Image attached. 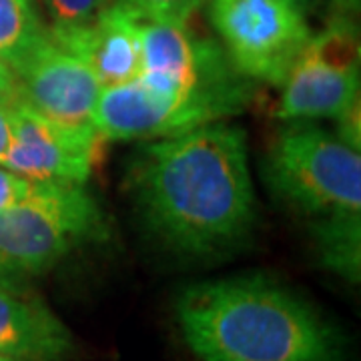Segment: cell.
Returning <instances> with one entry per match:
<instances>
[{
    "mask_svg": "<svg viewBox=\"0 0 361 361\" xmlns=\"http://www.w3.org/2000/svg\"><path fill=\"white\" fill-rule=\"evenodd\" d=\"M103 142L94 125H63L16 103L13 142L2 167L37 183L85 185L99 161Z\"/></svg>",
    "mask_w": 361,
    "mask_h": 361,
    "instance_id": "obj_8",
    "label": "cell"
},
{
    "mask_svg": "<svg viewBox=\"0 0 361 361\" xmlns=\"http://www.w3.org/2000/svg\"><path fill=\"white\" fill-rule=\"evenodd\" d=\"M49 40L32 0H0V56L13 71Z\"/></svg>",
    "mask_w": 361,
    "mask_h": 361,
    "instance_id": "obj_12",
    "label": "cell"
},
{
    "mask_svg": "<svg viewBox=\"0 0 361 361\" xmlns=\"http://www.w3.org/2000/svg\"><path fill=\"white\" fill-rule=\"evenodd\" d=\"M13 106L14 104L0 101V167L13 142Z\"/></svg>",
    "mask_w": 361,
    "mask_h": 361,
    "instance_id": "obj_19",
    "label": "cell"
},
{
    "mask_svg": "<svg viewBox=\"0 0 361 361\" xmlns=\"http://www.w3.org/2000/svg\"><path fill=\"white\" fill-rule=\"evenodd\" d=\"M0 101L8 104L18 103V82L11 65L0 56Z\"/></svg>",
    "mask_w": 361,
    "mask_h": 361,
    "instance_id": "obj_18",
    "label": "cell"
},
{
    "mask_svg": "<svg viewBox=\"0 0 361 361\" xmlns=\"http://www.w3.org/2000/svg\"><path fill=\"white\" fill-rule=\"evenodd\" d=\"M209 14L233 68L269 85H283L311 39L293 0H211Z\"/></svg>",
    "mask_w": 361,
    "mask_h": 361,
    "instance_id": "obj_6",
    "label": "cell"
},
{
    "mask_svg": "<svg viewBox=\"0 0 361 361\" xmlns=\"http://www.w3.org/2000/svg\"><path fill=\"white\" fill-rule=\"evenodd\" d=\"M14 75L18 103L63 125H92L104 87L80 59L63 51L52 40L32 52Z\"/></svg>",
    "mask_w": 361,
    "mask_h": 361,
    "instance_id": "obj_9",
    "label": "cell"
},
{
    "mask_svg": "<svg viewBox=\"0 0 361 361\" xmlns=\"http://www.w3.org/2000/svg\"><path fill=\"white\" fill-rule=\"evenodd\" d=\"M337 123H339V133L337 137L341 141L349 145L351 149H357L361 147V115H360V99L353 101L349 104L348 109L337 116Z\"/></svg>",
    "mask_w": 361,
    "mask_h": 361,
    "instance_id": "obj_17",
    "label": "cell"
},
{
    "mask_svg": "<svg viewBox=\"0 0 361 361\" xmlns=\"http://www.w3.org/2000/svg\"><path fill=\"white\" fill-rule=\"evenodd\" d=\"M101 207L73 183H37L0 213V283L35 277L89 241L104 237Z\"/></svg>",
    "mask_w": 361,
    "mask_h": 361,
    "instance_id": "obj_3",
    "label": "cell"
},
{
    "mask_svg": "<svg viewBox=\"0 0 361 361\" xmlns=\"http://www.w3.org/2000/svg\"><path fill=\"white\" fill-rule=\"evenodd\" d=\"M0 361H20V360H14V357H8V355H2V353H0Z\"/></svg>",
    "mask_w": 361,
    "mask_h": 361,
    "instance_id": "obj_21",
    "label": "cell"
},
{
    "mask_svg": "<svg viewBox=\"0 0 361 361\" xmlns=\"http://www.w3.org/2000/svg\"><path fill=\"white\" fill-rule=\"evenodd\" d=\"M185 343L201 361H343L336 327L281 283L251 275L187 287L177 299Z\"/></svg>",
    "mask_w": 361,
    "mask_h": 361,
    "instance_id": "obj_2",
    "label": "cell"
},
{
    "mask_svg": "<svg viewBox=\"0 0 361 361\" xmlns=\"http://www.w3.org/2000/svg\"><path fill=\"white\" fill-rule=\"evenodd\" d=\"M245 101V87L235 77L189 97L161 94L135 78L104 87L92 125L104 141H155L217 123L221 116L241 111Z\"/></svg>",
    "mask_w": 361,
    "mask_h": 361,
    "instance_id": "obj_5",
    "label": "cell"
},
{
    "mask_svg": "<svg viewBox=\"0 0 361 361\" xmlns=\"http://www.w3.org/2000/svg\"><path fill=\"white\" fill-rule=\"evenodd\" d=\"M141 23L115 2L94 23L77 28H49L51 40L80 59L103 87L130 82L141 73Z\"/></svg>",
    "mask_w": 361,
    "mask_h": 361,
    "instance_id": "obj_10",
    "label": "cell"
},
{
    "mask_svg": "<svg viewBox=\"0 0 361 361\" xmlns=\"http://www.w3.org/2000/svg\"><path fill=\"white\" fill-rule=\"evenodd\" d=\"M267 180L289 205L311 217L361 213V155L317 127H289L267 157Z\"/></svg>",
    "mask_w": 361,
    "mask_h": 361,
    "instance_id": "obj_4",
    "label": "cell"
},
{
    "mask_svg": "<svg viewBox=\"0 0 361 361\" xmlns=\"http://www.w3.org/2000/svg\"><path fill=\"white\" fill-rule=\"evenodd\" d=\"M32 185H35V180L0 167V213L20 203L26 195L30 193Z\"/></svg>",
    "mask_w": 361,
    "mask_h": 361,
    "instance_id": "obj_16",
    "label": "cell"
},
{
    "mask_svg": "<svg viewBox=\"0 0 361 361\" xmlns=\"http://www.w3.org/2000/svg\"><path fill=\"white\" fill-rule=\"evenodd\" d=\"M142 20L187 26L203 0H116Z\"/></svg>",
    "mask_w": 361,
    "mask_h": 361,
    "instance_id": "obj_14",
    "label": "cell"
},
{
    "mask_svg": "<svg viewBox=\"0 0 361 361\" xmlns=\"http://www.w3.org/2000/svg\"><path fill=\"white\" fill-rule=\"evenodd\" d=\"M361 213L334 215L315 223V239L322 263L351 283L360 281L361 271Z\"/></svg>",
    "mask_w": 361,
    "mask_h": 361,
    "instance_id": "obj_13",
    "label": "cell"
},
{
    "mask_svg": "<svg viewBox=\"0 0 361 361\" xmlns=\"http://www.w3.org/2000/svg\"><path fill=\"white\" fill-rule=\"evenodd\" d=\"M361 6V0H331V13L334 18H348L353 20L357 16Z\"/></svg>",
    "mask_w": 361,
    "mask_h": 361,
    "instance_id": "obj_20",
    "label": "cell"
},
{
    "mask_svg": "<svg viewBox=\"0 0 361 361\" xmlns=\"http://www.w3.org/2000/svg\"><path fill=\"white\" fill-rule=\"evenodd\" d=\"M116 0H47L51 28H77L94 23Z\"/></svg>",
    "mask_w": 361,
    "mask_h": 361,
    "instance_id": "obj_15",
    "label": "cell"
},
{
    "mask_svg": "<svg viewBox=\"0 0 361 361\" xmlns=\"http://www.w3.org/2000/svg\"><path fill=\"white\" fill-rule=\"evenodd\" d=\"M66 325L39 297L0 283V353L20 361H61L73 351Z\"/></svg>",
    "mask_w": 361,
    "mask_h": 361,
    "instance_id": "obj_11",
    "label": "cell"
},
{
    "mask_svg": "<svg viewBox=\"0 0 361 361\" xmlns=\"http://www.w3.org/2000/svg\"><path fill=\"white\" fill-rule=\"evenodd\" d=\"M130 187L147 227L189 257L241 245L255 221L245 130L231 125L211 123L145 147Z\"/></svg>",
    "mask_w": 361,
    "mask_h": 361,
    "instance_id": "obj_1",
    "label": "cell"
},
{
    "mask_svg": "<svg viewBox=\"0 0 361 361\" xmlns=\"http://www.w3.org/2000/svg\"><path fill=\"white\" fill-rule=\"evenodd\" d=\"M293 2H297V0H293Z\"/></svg>",
    "mask_w": 361,
    "mask_h": 361,
    "instance_id": "obj_22",
    "label": "cell"
},
{
    "mask_svg": "<svg viewBox=\"0 0 361 361\" xmlns=\"http://www.w3.org/2000/svg\"><path fill=\"white\" fill-rule=\"evenodd\" d=\"M360 99V39L353 20L334 18L311 37L283 80L281 118H337Z\"/></svg>",
    "mask_w": 361,
    "mask_h": 361,
    "instance_id": "obj_7",
    "label": "cell"
}]
</instances>
